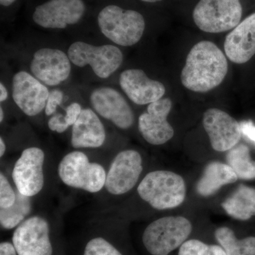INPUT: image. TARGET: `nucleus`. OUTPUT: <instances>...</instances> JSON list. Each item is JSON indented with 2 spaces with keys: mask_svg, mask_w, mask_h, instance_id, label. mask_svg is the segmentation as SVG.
Instances as JSON below:
<instances>
[{
  "mask_svg": "<svg viewBox=\"0 0 255 255\" xmlns=\"http://www.w3.org/2000/svg\"><path fill=\"white\" fill-rule=\"evenodd\" d=\"M142 170L143 164L140 152L132 149L120 151L107 170L104 189L111 196H123L137 185Z\"/></svg>",
  "mask_w": 255,
  "mask_h": 255,
  "instance_id": "obj_10",
  "label": "nucleus"
},
{
  "mask_svg": "<svg viewBox=\"0 0 255 255\" xmlns=\"http://www.w3.org/2000/svg\"><path fill=\"white\" fill-rule=\"evenodd\" d=\"M238 177L228 164L212 162L206 166L196 185V191L203 196L214 195L223 186L233 184Z\"/></svg>",
  "mask_w": 255,
  "mask_h": 255,
  "instance_id": "obj_20",
  "label": "nucleus"
},
{
  "mask_svg": "<svg viewBox=\"0 0 255 255\" xmlns=\"http://www.w3.org/2000/svg\"><path fill=\"white\" fill-rule=\"evenodd\" d=\"M58 174L67 187L96 194L105 188L107 170L100 163L91 162L83 151L75 150L60 161Z\"/></svg>",
  "mask_w": 255,
  "mask_h": 255,
  "instance_id": "obj_5",
  "label": "nucleus"
},
{
  "mask_svg": "<svg viewBox=\"0 0 255 255\" xmlns=\"http://www.w3.org/2000/svg\"><path fill=\"white\" fill-rule=\"evenodd\" d=\"M73 64L67 52L59 48L43 47L32 54L29 73L48 87H58L68 81Z\"/></svg>",
  "mask_w": 255,
  "mask_h": 255,
  "instance_id": "obj_11",
  "label": "nucleus"
},
{
  "mask_svg": "<svg viewBox=\"0 0 255 255\" xmlns=\"http://www.w3.org/2000/svg\"><path fill=\"white\" fill-rule=\"evenodd\" d=\"M191 231V223L186 218H160L145 228L142 236V244L151 255H168L182 246Z\"/></svg>",
  "mask_w": 255,
  "mask_h": 255,
  "instance_id": "obj_7",
  "label": "nucleus"
},
{
  "mask_svg": "<svg viewBox=\"0 0 255 255\" xmlns=\"http://www.w3.org/2000/svg\"><path fill=\"white\" fill-rule=\"evenodd\" d=\"M18 0H0V6L2 10H9L15 6Z\"/></svg>",
  "mask_w": 255,
  "mask_h": 255,
  "instance_id": "obj_34",
  "label": "nucleus"
},
{
  "mask_svg": "<svg viewBox=\"0 0 255 255\" xmlns=\"http://www.w3.org/2000/svg\"><path fill=\"white\" fill-rule=\"evenodd\" d=\"M48 127L51 131L58 133H63L70 128L65 120V114L58 112L49 117Z\"/></svg>",
  "mask_w": 255,
  "mask_h": 255,
  "instance_id": "obj_29",
  "label": "nucleus"
},
{
  "mask_svg": "<svg viewBox=\"0 0 255 255\" xmlns=\"http://www.w3.org/2000/svg\"><path fill=\"white\" fill-rule=\"evenodd\" d=\"M74 66H88L97 78H111L124 62L122 50L114 44L97 45L82 41L73 42L67 50Z\"/></svg>",
  "mask_w": 255,
  "mask_h": 255,
  "instance_id": "obj_6",
  "label": "nucleus"
},
{
  "mask_svg": "<svg viewBox=\"0 0 255 255\" xmlns=\"http://www.w3.org/2000/svg\"><path fill=\"white\" fill-rule=\"evenodd\" d=\"M215 237L227 255H255V237L238 240L228 227L218 228Z\"/></svg>",
  "mask_w": 255,
  "mask_h": 255,
  "instance_id": "obj_22",
  "label": "nucleus"
},
{
  "mask_svg": "<svg viewBox=\"0 0 255 255\" xmlns=\"http://www.w3.org/2000/svg\"><path fill=\"white\" fill-rule=\"evenodd\" d=\"M6 150V142L2 136L0 137V157L2 158L5 155Z\"/></svg>",
  "mask_w": 255,
  "mask_h": 255,
  "instance_id": "obj_35",
  "label": "nucleus"
},
{
  "mask_svg": "<svg viewBox=\"0 0 255 255\" xmlns=\"http://www.w3.org/2000/svg\"><path fill=\"white\" fill-rule=\"evenodd\" d=\"M179 255H227L221 246L207 245L198 240L184 242L179 248Z\"/></svg>",
  "mask_w": 255,
  "mask_h": 255,
  "instance_id": "obj_26",
  "label": "nucleus"
},
{
  "mask_svg": "<svg viewBox=\"0 0 255 255\" xmlns=\"http://www.w3.org/2000/svg\"><path fill=\"white\" fill-rule=\"evenodd\" d=\"M31 199L19 194L17 191L16 201L14 205L7 209H0L1 228L6 231L15 229L29 217L33 206Z\"/></svg>",
  "mask_w": 255,
  "mask_h": 255,
  "instance_id": "obj_23",
  "label": "nucleus"
},
{
  "mask_svg": "<svg viewBox=\"0 0 255 255\" xmlns=\"http://www.w3.org/2000/svg\"><path fill=\"white\" fill-rule=\"evenodd\" d=\"M228 164L243 179L255 178V161L251 159L249 147L245 145L235 146L226 155Z\"/></svg>",
  "mask_w": 255,
  "mask_h": 255,
  "instance_id": "obj_24",
  "label": "nucleus"
},
{
  "mask_svg": "<svg viewBox=\"0 0 255 255\" xmlns=\"http://www.w3.org/2000/svg\"><path fill=\"white\" fill-rule=\"evenodd\" d=\"M203 125L213 149L226 152L238 145L242 134L241 124L231 116L219 110L209 109L203 117Z\"/></svg>",
  "mask_w": 255,
  "mask_h": 255,
  "instance_id": "obj_16",
  "label": "nucleus"
},
{
  "mask_svg": "<svg viewBox=\"0 0 255 255\" xmlns=\"http://www.w3.org/2000/svg\"><path fill=\"white\" fill-rule=\"evenodd\" d=\"M90 12L88 0H37L29 17L36 27L63 31L82 22Z\"/></svg>",
  "mask_w": 255,
  "mask_h": 255,
  "instance_id": "obj_3",
  "label": "nucleus"
},
{
  "mask_svg": "<svg viewBox=\"0 0 255 255\" xmlns=\"http://www.w3.org/2000/svg\"><path fill=\"white\" fill-rule=\"evenodd\" d=\"M228 70L227 59L222 50L212 42L202 41L189 51L181 81L191 91L205 93L222 83Z\"/></svg>",
  "mask_w": 255,
  "mask_h": 255,
  "instance_id": "obj_1",
  "label": "nucleus"
},
{
  "mask_svg": "<svg viewBox=\"0 0 255 255\" xmlns=\"http://www.w3.org/2000/svg\"><path fill=\"white\" fill-rule=\"evenodd\" d=\"M46 155L40 147L25 148L15 162L11 177L19 194L33 198L45 185L44 164Z\"/></svg>",
  "mask_w": 255,
  "mask_h": 255,
  "instance_id": "obj_9",
  "label": "nucleus"
},
{
  "mask_svg": "<svg viewBox=\"0 0 255 255\" xmlns=\"http://www.w3.org/2000/svg\"><path fill=\"white\" fill-rule=\"evenodd\" d=\"M70 144L75 150L100 148L107 140V130L98 114L91 107L83 108L71 127Z\"/></svg>",
  "mask_w": 255,
  "mask_h": 255,
  "instance_id": "obj_18",
  "label": "nucleus"
},
{
  "mask_svg": "<svg viewBox=\"0 0 255 255\" xmlns=\"http://www.w3.org/2000/svg\"><path fill=\"white\" fill-rule=\"evenodd\" d=\"M137 191L142 201L161 211L180 206L185 200L187 188L179 174L168 170H155L142 178Z\"/></svg>",
  "mask_w": 255,
  "mask_h": 255,
  "instance_id": "obj_4",
  "label": "nucleus"
},
{
  "mask_svg": "<svg viewBox=\"0 0 255 255\" xmlns=\"http://www.w3.org/2000/svg\"><path fill=\"white\" fill-rule=\"evenodd\" d=\"M228 215L238 220L247 221L255 216V189L240 185L232 195L222 204Z\"/></svg>",
  "mask_w": 255,
  "mask_h": 255,
  "instance_id": "obj_21",
  "label": "nucleus"
},
{
  "mask_svg": "<svg viewBox=\"0 0 255 255\" xmlns=\"http://www.w3.org/2000/svg\"><path fill=\"white\" fill-rule=\"evenodd\" d=\"M242 14L241 0H200L193 11V19L201 31L219 33L236 27Z\"/></svg>",
  "mask_w": 255,
  "mask_h": 255,
  "instance_id": "obj_8",
  "label": "nucleus"
},
{
  "mask_svg": "<svg viewBox=\"0 0 255 255\" xmlns=\"http://www.w3.org/2000/svg\"><path fill=\"white\" fill-rule=\"evenodd\" d=\"M65 95L63 90L58 87H55L50 90L49 96L47 100L44 113L46 117H50L57 113L58 107L63 105Z\"/></svg>",
  "mask_w": 255,
  "mask_h": 255,
  "instance_id": "obj_28",
  "label": "nucleus"
},
{
  "mask_svg": "<svg viewBox=\"0 0 255 255\" xmlns=\"http://www.w3.org/2000/svg\"><path fill=\"white\" fill-rule=\"evenodd\" d=\"M224 49L226 56L235 63H246L254 56L255 13L245 18L227 35Z\"/></svg>",
  "mask_w": 255,
  "mask_h": 255,
  "instance_id": "obj_19",
  "label": "nucleus"
},
{
  "mask_svg": "<svg viewBox=\"0 0 255 255\" xmlns=\"http://www.w3.org/2000/svg\"><path fill=\"white\" fill-rule=\"evenodd\" d=\"M119 82L124 93L137 105H148L161 100L166 92L162 82L149 78L141 69L124 70L119 75Z\"/></svg>",
  "mask_w": 255,
  "mask_h": 255,
  "instance_id": "obj_17",
  "label": "nucleus"
},
{
  "mask_svg": "<svg viewBox=\"0 0 255 255\" xmlns=\"http://www.w3.org/2000/svg\"><path fill=\"white\" fill-rule=\"evenodd\" d=\"M140 1H143V2L145 3H157L159 2V1H162V0H140Z\"/></svg>",
  "mask_w": 255,
  "mask_h": 255,
  "instance_id": "obj_37",
  "label": "nucleus"
},
{
  "mask_svg": "<svg viewBox=\"0 0 255 255\" xmlns=\"http://www.w3.org/2000/svg\"><path fill=\"white\" fill-rule=\"evenodd\" d=\"M241 124L242 134L255 144V126L251 121L242 122Z\"/></svg>",
  "mask_w": 255,
  "mask_h": 255,
  "instance_id": "obj_31",
  "label": "nucleus"
},
{
  "mask_svg": "<svg viewBox=\"0 0 255 255\" xmlns=\"http://www.w3.org/2000/svg\"><path fill=\"white\" fill-rule=\"evenodd\" d=\"M48 87L26 70H19L11 79V97L14 103L28 117L44 112L49 96Z\"/></svg>",
  "mask_w": 255,
  "mask_h": 255,
  "instance_id": "obj_14",
  "label": "nucleus"
},
{
  "mask_svg": "<svg viewBox=\"0 0 255 255\" xmlns=\"http://www.w3.org/2000/svg\"><path fill=\"white\" fill-rule=\"evenodd\" d=\"M0 255H18L12 242L3 241L0 243Z\"/></svg>",
  "mask_w": 255,
  "mask_h": 255,
  "instance_id": "obj_32",
  "label": "nucleus"
},
{
  "mask_svg": "<svg viewBox=\"0 0 255 255\" xmlns=\"http://www.w3.org/2000/svg\"><path fill=\"white\" fill-rule=\"evenodd\" d=\"M82 255H124L112 238L105 234L92 236L84 246Z\"/></svg>",
  "mask_w": 255,
  "mask_h": 255,
  "instance_id": "obj_25",
  "label": "nucleus"
},
{
  "mask_svg": "<svg viewBox=\"0 0 255 255\" xmlns=\"http://www.w3.org/2000/svg\"><path fill=\"white\" fill-rule=\"evenodd\" d=\"M83 108L80 103L77 102H72L67 106L65 110V117L67 123L70 127H73L78 120Z\"/></svg>",
  "mask_w": 255,
  "mask_h": 255,
  "instance_id": "obj_30",
  "label": "nucleus"
},
{
  "mask_svg": "<svg viewBox=\"0 0 255 255\" xmlns=\"http://www.w3.org/2000/svg\"><path fill=\"white\" fill-rule=\"evenodd\" d=\"M9 97V93L8 90L4 84V82H1L0 83V102L1 104L4 103L8 100Z\"/></svg>",
  "mask_w": 255,
  "mask_h": 255,
  "instance_id": "obj_33",
  "label": "nucleus"
},
{
  "mask_svg": "<svg viewBox=\"0 0 255 255\" xmlns=\"http://www.w3.org/2000/svg\"><path fill=\"white\" fill-rule=\"evenodd\" d=\"M18 255H53L49 221L39 215L31 216L15 228L11 238Z\"/></svg>",
  "mask_w": 255,
  "mask_h": 255,
  "instance_id": "obj_13",
  "label": "nucleus"
},
{
  "mask_svg": "<svg viewBox=\"0 0 255 255\" xmlns=\"http://www.w3.org/2000/svg\"><path fill=\"white\" fill-rule=\"evenodd\" d=\"M172 106L170 99L162 98L148 105L146 112L139 117L137 127L146 142L161 145L173 137V128L167 121Z\"/></svg>",
  "mask_w": 255,
  "mask_h": 255,
  "instance_id": "obj_15",
  "label": "nucleus"
},
{
  "mask_svg": "<svg viewBox=\"0 0 255 255\" xmlns=\"http://www.w3.org/2000/svg\"><path fill=\"white\" fill-rule=\"evenodd\" d=\"M17 191L11 185L6 174L0 172V209H7L14 205Z\"/></svg>",
  "mask_w": 255,
  "mask_h": 255,
  "instance_id": "obj_27",
  "label": "nucleus"
},
{
  "mask_svg": "<svg viewBox=\"0 0 255 255\" xmlns=\"http://www.w3.org/2000/svg\"><path fill=\"white\" fill-rule=\"evenodd\" d=\"M92 110L104 120L121 130H128L133 125L135 116L122 92L110 86L93 89L89 96Z\"/></svg>",
  "mask_w": 255,
  "mask_h": 255,
  "instance_id": "obj_12",
  "label": "nucleus"
},
{
  "mask_svg": "<svg viewBox=\"0 0 255 255\" xmlns=\"http://www.w3.org/2000/svg\"><path fill=\"white\" fill-rule=\"evenodd\" d=\"M5 117V113L2 106H0V123L2 124L4 122Z\"/></svg>",
  "mask_w": 255,
  "mask_h": 255,
  "instance_id": "obj_36",
  "label": "nucleus"
},
{
  "mask_svg": "<svg viewBox=\"0 0 255 255\" xmlns=\"http://www.w3.org/2000/svg\"><path fill=\"white\" fill-rule=\"evenodd\" d=\"M96 23L105 38L116 46L122 47L137 44L143 36L146 26L141 13L126 9L112 1L99 6Z\"/></svg>",
  "mask_w": 255,
  "mask_h": 255,
  "instance_id": "obj_2",
  "label": "nucleus"
}]
</instances>
